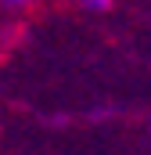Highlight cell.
<instances>
[{
  "mask_svg": "<svg viewBox=\"0 0 151 155\" xmlns=\"http://www.w3.org/2000/svg\"><path fill=\"white\" fill-rule=\"evenodd\" d=\"M83 11H90V15H104V11H112V0H83Z\"/></svg>",
  "mask_w": 151,
  "mask_h": 155,
  "instance_id": "1",
  "label": "cell"
},
{
  "mask_svg": "<svg viewBox=\"0 0 151 155\" xmlns=\"http://www.w3.org/2000/svg\"><path fill=\"white\" fill-rule=\"evenodd\" d=\"M36 0H0V7L4 11H25V7H33Z\"/></svg>",
  "mask_w": 151,
  "mask_h": 155,
  "instance_id": "2",
  "label": "cell"
}]
</instances>
